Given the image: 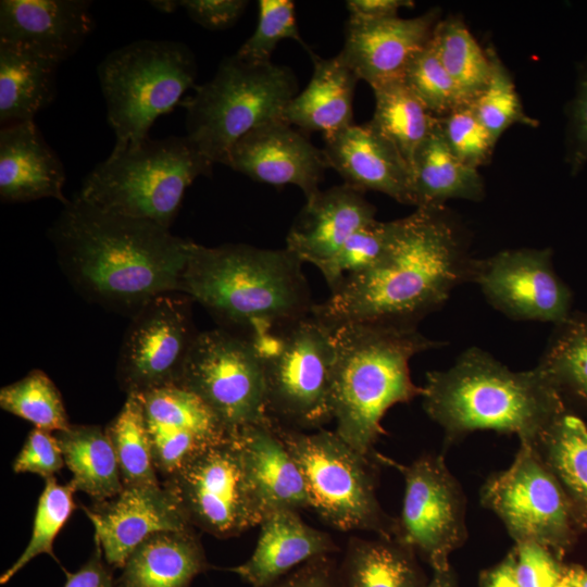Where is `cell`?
<instances>
[{"label":"cell","mask_w":587,"mask_h":587,"mask_svg":"<svg viewBox=\"0 0 587 587\" xmlns=\"http://www.w3.org/2000/svg\"><path fill=\"white\" fill-rule=\"evenodd\" d=\"M474 261L445 205L416 208L394 221L390 242L377 263L347 276L311 314L332 330L350 323L416 326L455 287L471 283Z\"/></svg>","instance_id":"obj_1"},{"label":"cell","mask_w":587,"mask_h":587,"mask_svg":"<svg viewBox=\"0 0 587 587\" xmlns=\"http://www.w3.org/2000/svg\"><path fill=\"white\" fill-rule=\"evenodd\" d=\"M59 265L90 302L135 315L179 292L192 240L152 221L98 209L75 195L48 229Z\"/></svg>","instance_id":"obj_2"},{"label":"cell","mask_w":587,"mask_h":587,"mask_svg":"<svg viewBox=\"0 0 587 587\" xmlns=\"http://www.w3.org/2000/svg\"><path fill=\"white\" fill-rule=\"evenodd\" d=\"M302 262L287 248L192 242L179 292L257 338L311 314Z\"/></svg>","instance_id":"obj_3"},{"label":"cell","mask_w":587,"mask_h":587,"mask_svg":"<svg viewBox=\"0 0 587 587\" xmlns=\"http://www.w3.org/2000/svg\"><path fill=\"white\" fill-rule=\"evenodd\" d=\"M422 388L425 412L450 444L491 429L534 446L563 409L561 394L538 366L512 371L477 347L463 351L448 370L426 373Z\"/></svg>","instance_id":"obj_4"},{"label":"cell","mask_w":587,"mask_h":587,"mask_svg":"<svg viewBox=\"0 0 587 587\" xmlns=\"http://www.w3.org/2000/svg\"><path fill=\"white\" fill-rule=\"evenodd\" d=\"M330 404L336 433L364 455L384 429L382 420L398 403L422 396L410 375V360L442 344L416 326L350 323L333 329Z\"/></svg>","instance_id":"obj_5"},{"label":"cell","mask_w":587,"mask_h":587,"mask_svg":"<svg viewBox=\"0 0 587 587\" xmlns=\"http://www.w3.org/2000/svg\"><path fill=\"white\" fill-rule=\"evenodd\" d=\"M213 165L186 135L148 137L112 150L85 176L76 195L103 211L170 228L187 188L199 176H211Z\"/></svg>","instance_id":"obj_6"},{"label":"cell","mask_w":587,"mask_h":587,"mask_svg":"<svg viewBox=\"0 0 587 587\" xmlns=\"http://www.w3.org/2000/svg\"><path fill=\"white\" fill-rule=\"evenodd\" d=\"M180 102L186 136L213 164L227 165L235 143L252 129L283 114L298 93L292 70L225 57L214 76Z\"/></svg>","instance_id":"obj_7"},{"label":"cell","mask_w":587,"mask_h":587,"mask_svg":"<svg viewBox=\"0 0 587 587\" xmlns=\"http://www.w3.org/2000/svg\"><path fill=\"white\" fill-rule=\"evenodd\" d=\"M97 75L115 135L112 150H122L147 139L155 120L180 104L197 86L198 65L182 41L140 39L107 54Z\"/></svg>","instance_id":"obj_8"},{"label":"cell","mask_w":587,"mask_h":587,"mask_svg":"<svg viewBox=\"0 0 587 587\" xmlns=\"http://www.w3.org/2000/svg\"><path fill=\"white\" fill-rule=\"evenodd\" d=\"M273 423L303 475L310 508L326 524L342 532L395 538L396 520L383 511L376 497V453H360L336 432L305 433Z\"/></svg>","instance_id":"obj_9"},{"label":"cell","mask_w":587,"mask_h":587,"mask_svg":"<svg viewBox=\"0 0 587 587\" xmlns=\"http://www.w3.org/2000/svg\"><path fill=\"white\" fill-rule=\"evenodd\" d=\"M250 339L262 361L271 420L298 430L330 422L333 330L310 314Z\"/></svg>","instance_id":"obj_10"},{"label":"cell","mask_w":587,"mask_h":587,"mask_svg":"<svg viewBox=\"0 0 587 587\" xmlns=\"http://www.w3.org/2000/svg\"><path fill=\"white\" fill-rule=\"evenodd\" d=\"M161 483L188 523L215 537L238 536L263 519L247 480L236 432L191 455Z\"/></svg>","instance_id":"obj_11"},{"label":"cell","mask_w":587,"mask_h":587,"mask_svg":"<svg viewBox=\"0 0 587 587\" xmlns=\"http://www.w3.org/2000/svg\"><path fill=\"white\" fill-rule=\"evenodd\" d=\"M178 386L200 398L233 432L272 422L262 361L248 336L225 329L198 333Z\"/></svg>","instance_id":"obj_12"},{"label":"cell","mask_w":587,"mask_h":587,"mask_svg":"<svg viewBox=\"0 0 587 587\" xmlns=\"http://www.w3.org/2000/svg\"><path fill=\"white\" fill-rule=\"evenodd\" d=\"M480 500L515 542H536L558 558L569 542L567 498L533 445L521 444L512 464L486 480Z\"/></svg>","instance_id":"obj_13"},{"label":"cell","mask_w":587,"mask_h":587,"mask_svg":"<svg viewBox=\"0 0 587 587\" xmlns=\"http://www.w3.org/2000/svg\"><path fill=\"white\" fill-rule=\"evenodd\" d=\"M402 474L404 496L395 539L433 571L450 569L449 555L466 539L464 497L441 455L424 454L408 465L379 454Z\"/></svg>","instance_id":"obj_14"},{"label":"cell","mask_w":587,"mask_h":587,"mask_svg":"<svg viewBox=\"0 0 587 587\" xmlns=\"http://www.w3.org/2000/svg\"><path fill=\"white\" fill-rule=\"evenodd\" d=\"M190 301L182 292L162 294L132 316L116 363V378L126 395L178 385L198 335Z\"/></svg>","instance_id":"obj_15"},{"label":"cell","mask_w":587,"mask_h":587,"mask_svg":"<svg viewBox=\"0 0 587 587\" xmlns=\"http://www.w3.org/2000/svg\"><path fill=\"white\" fill-rule=\"evenodd\" d=\"M471 283L512 320L559 325L573 313L572 291L555 273L549 248L510 249L475 259Z\"/></svg>","instance_id":"obj_16"},{"label":"cell","mask_w":587,"mask_h":587,"mask_svg":"<svg viewBox=\"0 0 587 587\" xmlns=\"http://www.w3.org/2000/svg\"><path fill=\"white\" fill-rule=\"evenodd\" d=\"M439 16L433 8L411 18L349 17L338 55L372 89L403 80L412 60L429 43Z\"/></svg>","instance_id":"obj_17"},{"label":"cell","mask_w":587,"mask_h":587,"mask_svg":"<svg viewBox=\"0 0 587 587\" xmlns=\"http://www.w3.org/2000/svg\"><path fill=\"white\" fill-rule=\"evenodd\" d=\"M83 510L111 567L122 569L129 554L155 533L195 529L162 483L124 487L116 497Z\"/></svg>","instance_id":"obj_18"},{"label":"cell","mask_w":587,"mask_h":587,"mask_svg":"<svg viewBox=\"0 0 587 587\" xmlns=\"http://www.w3.org/2000/svg\"><path fill=\"white\" fill-rule=\"evenodd\" d=\"M227 166L260 183L294 185L305 201L321 191L324 172L329 168L323 149L284 120L262 124L240 138Z\"/></svg>","instance_id":"obj_19"},{"label":"cell","mask_w":587,"mask_h":587,"mask_svg":"<svg viewBox=\"0 0 587 587\" xmlns=\"http://www.w3.org/2000/svg\"><path fill=\"white\" fill-rule=\"evenodd\" d=\"M140 397L155 467L162 477L201 449L235 433L200 398L178 385Z\"/></svg>","instance_id":"obj_20"},{"label":"cell","mask_w":587,"mask_h":587,"mask_svg":"<svg viewBox=\"0 0 587 587\" xmlns=\"http://www.w3.org/2000/svg\"><path fill=\"white\" fill-rule=\"evenodd\" d=\"M90 0H1L0 43L61 64L93 32Z\"/></svg>","instance_id":"obj_21"},{"label":"cell","mask_w":587,"mask_h":587,"mask_svg":"<svg viewBox=\"0 0 587 587\" xmlns=\"http://www.w3.org/2000/svg\"><path fill=\"white\" fill-rule=\"evenodd\" d=\"M329 168L344 184L360 190L382 192L412 205L411 170L398 150L369 122L324 137Z\"/></svg>","instance_id":"obj_22"},{"label":"cell","mask_w":587,"mask_h":587,"mask_svg":"<svg viewBox=\"0 0 587 587\" xmlns=\"http://www.w3.org/2000/svg\"><path fill=\"white\" fill-rule=\"evenodd\" d=\"M363 193L346 184L321 190L305 201L285 248L302 263L319 267L327 262L352 234L376 221L375 208Z\"/></svg>","instance_id":"obj_23"},{"label":"cell","mask_w":587,"mask_h":587,"mask_svg":"<svg viewBox=\"0 0 587 587\" xmlns=\"http://www.w3.org/2000/svg\"><path fill=\"white\" fill-rule=\"evenodd\" d=\"M65 167L35 121L0 129V199L24 203L53 198L63 205Z\"/></svg>","instance_id":"obj_24"},{"label":"cell","mask_w":587,"mask_h":587,"mask_svg":"<svg viewBox=\"0 0 587 587\" xmlns=\"http://www.w3.org/2000/svg\"><path fill=\"white\" fill-rule=\"evenodd\" d=\"M259 527L252 554L228 569L251 587L270 585L303 563L337 551L330 535L307 524L297 510L271 511Z\"/></svg>","instance_id":"obj_25"},{"label":"cell","mask_w":587,"mask_h":587,"mask_svg":"<svg viewBox=\"0 0 587 587\" xmlns=\"http://www.w3.org/2000/svg\"><path fill=\"white\" fill-rule=\"evenodd\" d=\"M247 480L263 516L279 509L310 508L303 475L273 421L236 432Z\"/></svg>","instance_id":"obj_26"},{"label":"cell","mask_w":587,"mask_h":587,"mask_svg":"<svg viewBox=\"0 0 587 587\" xmlns=\"http://www.w3.org/2000/svg\"><path fill=\"white\" fill-rule=\"evenodd\" d=\"M309 53L312 76L307 87L290 100L283 120L304 132H321L327 137L354 124L353 98L360 79L338 54L323 59L312 51Z\"/></svg>","instance_id":"obj_27"},{"label":"cell","mask_w":587,"mask_h":587,"mask_svg":"<svg viewBox=\"0 0 587 587\" xmlns=\"http://www.w3.org/2000/svg\"><path fill=\"white\" fill-rule=\"evenodd\" d=\"M209 567L195 529L160 532L129 554L118 587H190Z\"/></svg>","instance_id":"obj_28"},{"label":"cell","mask_w":587,"mask_h":587,"mask_svg":"<svg viewBox=\"0 0 587 587\" xmlns=\"http://www.w3.org/2000/svg\"><path fill=\"white\" fill-rule=\"evenodd\" d=\"M60 64L27 50L0 43V125L34 121L57 96Z\"/></svg>","instance_id":"obj_29"},{"label":"cell","mask_w":587,"mask_h":587,"mask_svg":"<svg viewBox=\"0 0 587 587\" xmlns=\"http://www.w3.org/2000/svg\"><path fill=\"white\" fill-rule=\"evenodd\" d=\"M485 196L477 168L449 149L438 125L419 149L412 166V205L441 207L450 199L479 201Z\"/></svg>","instance_id":"obj_30"},{"label":"cell","mask_w":587,"mask_h":587,"mask_svg":"<svg viewBox=\"0 0 587 587\" xmlns=\"http://www.w3.org/2000/svg\"><path fill=\"white\" fill-rule=\"evenodd\" d=\"M76 491H83L92 503L116 497L124 488L113 444L98 425H73L54 433Z\"/></svg>","instance_id":"obj_31"},{"label":"cell","mask_w":587,"mask_h":587,"mask_svg":"<svg viewBox=\"0 0 587 587\" xmlns=\"http://www.w3.org/2000/svg\"><path fill=\"white\" fill-rule=\"evenodd\" d=\"M416 554L395 538H352L339 566L345 587H426Z\"/></svg>","instance_id":"obj_32"},{"label":"cell","mask_w":587,"mask_h":587,"mask_svg":"<svg viewBox=\"0 0 587 587\" xmlns=\"http://www.w3.org/2000/svg\"><path fill=\"white\" fill-rule=\"evenodd\" d=\"M375 109L369 123L401 154L411 170L414 158L437 124L403 80L373 88Z\"/></svg>","instance_id":"obj_33"},{"label":"cell","mask_w":587,"mask_h":587,"mask_svg":"<svg viewBox=\"0 0 587 587\" xmlns=\"http://www.w3.org/2000/svg\"><path fill=\"white\" fill-rule=\"evenodd\" d=\"M534 447L562 489L587 511V422L563 407Z\"/></svg>","instance_id":"obj_34"},{"label":"cell","mask_w":587,"mask_h":587,"mask_svg":"<svg viewBox=\"0 0 587 587\" xmlns=\"http://www.w3.org/2000/svg\"><path fill=\"white\" fill-rule=\"evenodd\" d=\"M430 43L445 70L471 104L487 86L491 62L460 16L436 24Z\"/></svg>","instance_id":"obj_35"},{"label":"cell","mask_w":587,"mask_h":587,"mask_svg":"<svg viewBox=\"0 0 587 587\" xmlns=\"http://www.w3.org/2000/svg\"><path fill=\"white\" fill-rule=\"evenodd\" d=\"M105 430L113 444L124 487L161 484L140 395H126Z\"/></svg>","instance_id":"obj_36"},{"label":"cell","mask_w":587,"mask_h":587,"mask_svg":"<svg viewBox=\"0 0 587 587\" xmlns=\"http://www.w3.org/2000/svg\"><path fill=\"white\" fill-rule=\"evenodd\" d=\"M561 394L587 402V313H572L555 325L537 365Z\"/></svg>","instance_id":"obj_37"},{"label":"cell","mask_w":587,"mask_h":587,"mask_svg":"<svg viewBox=\"0 0 587 587\" xmlns=\"http://www.w3.org/2000/svg\"><path fill=\"white\" fill-rule=\"evenodd\" d=\"M0 407L34 427L51 433L71 425L58 388L40 370H33L20 380L2 387Z\"/></svg>","instance_id":"obj_38"},{"label":"cell","mask_w":587,"mask_h":587,"mask_svg":"<svg viewBox=\"0 0 587 587\" xmlns=\"http://www.w3.org/2000/svg\"><path fill=\"white\" fill-rule=\"evenodd\" d=\"M75 492L70 482L62 485L55 477L45 480V487L38 498L29 541L20 557L2 573L0 584H7L40 554H48L58 562L53 552V542L76 509Z\"/></svg>","instance_id":"obj_39"},{"label":"cell","mask_w":587,"mask_h":587,"mask_svg":"<svg viewBox=\"0 0 587 587\" xmlns=\"http://www.w3.org/2000/svg\"><path fill=\"white\" fill-rule=\"evenodd\" d=\"M486 50L491 62L490 78L471 107L492 138L498 141L511 126L521 124L536 127L538 121L524 111L513 79L496 51L491 48Z\"/></svg>","instance_id":"obj_40"},{"label":"cell","mask_w":587,"mask_h":587,"mask_svg":"<svg viewBox=\"0 0 587 587\" xmlns=\"http://www.w3.org/2000/svg\"><path fill=\"white\" fill-rule=\"evenodd\" d=\"M403 82L436 117L469 104L442 66L430 41L412 60L404 73Z\"/></svg>","instance_id":"obj_41"},{"label":"cell","mask_w":587,"mask_h":587,"mask_svg":"<svg viewBox=\"0 0 587 587\" xmlns=\"http://www.w3.org/2000/svg\"><path fill=\"white\" fill-rule=\"evenodd\" d=\"M394 221H375L352 234L339 251L317 268L330 290L349 275L373 266L384 255L390 242Z\"/></svg>","instance_id":"obj_42"},{"label":"cell","mask_w":587,"mask_h":587,"mask_svg":"<svg viewBox=\"0 0 587 587\" xmlns=\"http://www.w3.org/2000/svg\"><path fill=\"white\" fill-rule=\"evenodd\" d=\"M258 7L255 29L235 53L239 59L253 63L271 62L273 51L285 39L295 40L311 52L299 33L294 1L260 0Z\"/></svg>","instance_id":"obj_43"},{"label":"cell","mask_w":587,"mask_h":587,"mask_svg":"<svg viewBox=\"0 0 587 587\" xmlns=\"http://www.w3.org/2000/svg\"><path fill=\"white\" fill-rule=\"evenodd\" d=\"M437 125L447 146L460 161L477 170L489 161L497 141L471 104L437 117Z\"/></svg>","instance_id":"obj_44"},{"label":"cell","mask_w":587,"mask_h":587,"mask_svg":"<svg viewBox=\"0 0 587 587\" xmlns=\"http://www.w3.org/2000/svg\"><path fill=\"white\" fill-rule=\"evenodd\" d=\"M65 465L63 452L54 433L34 427L15 457L14 473H32L45 480L55 477Z\"/></svg>","instance_id":"obj_45"},{"label":"cell","mask_w":587,"mask_h":587,"mask_svg":"<svg viewBox=\"0 0 587 587\" xmlns=\"http://www.w3.org/2000/svg\"><path fill=\"white\" fill-rule=\"evenodd\" d=\"M515 576L521 587H557L563 567L548 548L533 541L515 542Z\"/></svg>","instance_id":"obj_46"},{"label":"cell","mask_w":587,"mask_h":587,"mask_svg":"<svg viewBox=\"0 0 587 587\" xmlns=\"http://www.w3.org/2000/svg\"><path fill=\"white\" fill-rule=\"evenodd\" d=\"M566 115V163L572 175H576L587 163V59L579 65Z\"/></svg>","instance_id":"obj_47"},{"label":"cell","mask_w":587,"mask_h":587,"mask_svg":"<svg viewBox=\"0 0 587 587\" xmlns=\"http://www.w3.org/2000/svg\"><path fill=\"white\" fill-rule=\"evenodd\" d=\"M188 17L209 30H225L234 26L243 14L246 0H180Z\"/></svg>","instance_id":"obj_48"},{"label":"cell","mask_w":587,"mask_h":587,"mask_svg":"<svg viewBox=\"0 0 587 587\" xmlns=\"http://www.w3.org/2000/svg\"><path fill=\"white\" fill-rule=\"evenodd\" d=\"M264 587H345L340 570L329 555L314 558Z\"/></svg>","instance_id":"obj_49"},{"label":"cell","mask_w":587,"mask_h":587,"mask_svg":"<svg viewBox=\"0 0 587 587\" xmlns=\"http://www.w3.org/2000/svg\"><path fill=\"white\" fill-rule=\"evenodd\" d=\"M63 571L66 576L63 587H118L100 546L96 542L90 558L77 571L68 572L65 569Z\"/></svg>","instance_id":"obj_50"},{"label":"cell","mask_w":587,"mask_h":587,"mask_svg":"<svg viewBox=\"0 0 587 587\" xmlns=\"http://www.w3.org/2000/svg\"><path fill=\"white\" fill-rule=\"evenodd\" d=\"M409 0H348L346 8L349 17L361 20H383L398 16L402 8H412Z\"/></svg>","instance_id":"obj_51"},{"label":"cell","mask_w":587,"mask_h":587,"mask_svg":"<svg viewBox=\"0 0 587 587\" xmlns=\"http://www.w3.org/2000/svg\"><path fill=\"white\" fill-rule=\"evenodd\" d=\"M479 587H521L515 576L512 550L500 563L480 574Z\"/></svg>","instance_id":"obj_52"},{"label":"cell","mask_w":587,"mask_h":587,"mask_svg":"<svg viewBox=\"0 0 587 587\" xmlns=\"http://www.w3.org/2000/svg\"><path fill=\"white\" fill-rule=\"evenodd\" d=\"M426 587H457L451 567L446 571H434L433 577Z\"/></svg>","instance_id":"obj_53"},{"label":"cell","mask_w":587,"mask_h":587,"mask_svg":"<svg viewBox=\"0 0 587 587\" xmlns=\"http://www.w3.org/2000/svg\"><path fill=\"white\" fill-rule=\"evenodd\" d=\"M557 587H580L577 566L563 567Z\"/></svg>","instance_id":"obj_54"},{"label":"cell","mask_w":587,"mask_h":587,"mask_svg":"<svg viewBox=\"0 0 587 587\" xmlns=\"http://www.w3.org/2000/svg\"><path fill=\"white\" fill-rule=\"evenodd\" d=\"M151 7L162 13H173L178 9L177 0H155L149 2Z\"/></svg>","instance_id":"obj_55"},{"label":"cell","mask_w":587,"mask_h":587,"mask_svg":"<svg viewBox=\"0 0 587 587\" xmlns=\"http://www.w3.org/2000/svg\"><path fill=\"white\" fill-rule=\"evenodd\" d=\"M577 573L580 587H587V570L582 566H577Z\"/></svg>","instance_id":"obj_56"}]
</instances>
